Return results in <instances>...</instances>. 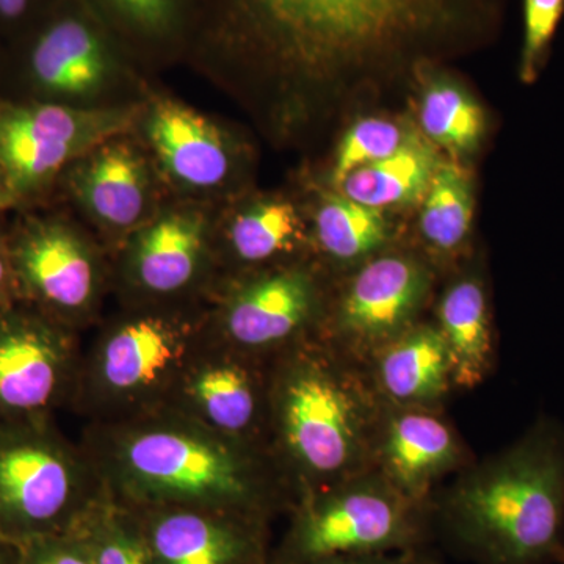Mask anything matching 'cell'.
<instances>
[{
  "instance_id": "obj_3",
  "label": "cell",
  "mask_w": 564,
  "mask_h": 564,
  "mask_svg": "<svg viewBox=\"0 0 564 564\" xmlns=\"http://www.w3.org/2000/svg\"><path fill=\"white\" fill-rule=\"evenodd\" d=\"M384 410L366 364L328 340L285 350L269 386V414L300 496L373 469Z\"/></svg>"
},
{
  "instance_id": "obj_35",
  "label": "cell",
  "mask_w": 564,
  "mask_h": 564,
  "mask_svg": "<svg viewBox=\"0 0 564 564\" xmlns=\"http://www.w3.org/2000/svg\"><path fill=\"white\" fill-rule=\"evenodd\" d=\"M22 544L0 534V564H21Z\"/></svg>"
},
{
  "instance_id": "obj_6",
  "label": "cell",
  "mask_w": 564,
  "mask_h": 564,
  "mask_svg": "<svg viewBox=\"0 0 564 564\" xmlns=\"http://www.w3.org/2000/svg\"><path fill=\"white\" fill-rule=\"evenodd\" d=\"M104 496L50 417L0 422V534L25 544L73 533Z\"/></svg>"
},
{
  "instance_id": "obj_15",
  "label": "cell",
  "mask_w": 564,
  "mask_h": 564,
  "mask_svg": "<svg viewBox=\"0 0 564 564\" xmlns=\"http://www.w3.org/2000/svg\"><path fill=\"white\" fill-rule=\"evenodd\" d=\"M185 351L184 337L172 323L135 318L104 339L96 355V381L111 399H137L173 378Z\"/></svg>"
},
{
  "instance_id": "obj_14",
  "label": "cell",
  "mask_w": 564,
  "mask_h": 564,
  "mask_svg": "<svg viewBox=\"0 0 564 564\" xmlns=\"http://www.w3.org/2000/svg\"><path fill=\"white\" fill-rule=\"evenodd\" d=\"M315 311L313 278L303 270H281L250 282L234 295L225 329L240 351H269L300 337Z\"/></svg>"
},
{
  "instance_id": "obj_23",
  "label": "cell",
  "mask_w": 564,
  "mask_h": 564,
  "mask_svg": "<svg viewBox=\"0 0 564 564\" xmlns=\"http://www.w3.org/2000/svg\"><path fill=\"white\" fill-rule=\"evenodd\" d=\"M315 236L333 261L362 263L388 243L389 226L381 210L344 195H326L315 217Z\"/></svg>"
},
{
  "instance_id": "obj_37",
  "label": "cell",
  "mask_w": 564,
  "mask_h": 564,
  "mask_svg": "<svg viewBox=\"0 0 564 564\" xmlns=\"http://www.w3.org/2000/svg\"><path fill=\"white\" fill-rule=\"evenodd\" d=\"M563 564H564V562H563Z\"/></svg>"
},
{
  "instance_id": "obj_5",
  "label": "cell",
  "mask_w": 564,
  "mask_h": 564,
  "mask_svg": "<svg viewBox=\"0 0 564 564\" xmlns=\"http://www.w3.org/2000/svg\"><path fill=\"white\" fill-rule=\"evenodd\" d=\"M434 538L433 505L414 502L370 469L300 496L270 564L411 551L426 547Z\"/></svg>"
},
{
  "instance_id": "obj_36",
  "label": "cell",
  "mask_w": 564,
  "mask_h": 564,
  "mask_svg": "<svg viewBox=\"0 0 564 564\" xmlns=\"http://www.w3.org/2000/svg\"><path fill=\"white\" fill-rule=\"evenodd\" d=\"M14 204H18L17 198H14L13 192H11L6 174L0 170V212L9 209Z\"/></svg>"
},
{
  "instance_id": "obj_29",
  "label": "cell",
  "mask_w": 564,
  "mask_h": 564,
  "mask_svg": "<svg viewBox=\"0 0 564 564\" xmlns=\"http://www.w3.org/2000/svg\"><path fill=\"white\" fill-rule=\"evenodd\" d=\"M410 131L386 118H364L348 129L334 159L333 181L339 185L348 174L383 161L411 139Z\"/></svg>"
},
{
  "instance_id": "obj_1",
  "label": "cell",
  "mask_w": 564,
  "mask_h": 564,
  "mask_svg": "<svg viewBox=\"0 0 564 564\" xmlns=\"http://www.w3.org/2000/svg\"><path fill=\"white\" fill-rule=\"evenodd\" d=\"M204 2L207 40L314 79L392 68L484 41L503 10V0Z\"/></svg>"
},
{
  "instance_id": "obj_20",
  "label": "cell",
  "mask_w": 564,
  "mask_h": 564,
  "mask_svg": "<svg viewBox=\"0 0 564 564\" xmlns=\"http://www.w3.org/2000/svg\"><path fill=\"white\" fill-rule=\"evenodd\" d=\"M204 250V220L195 212H174L140 232L132 272L154 293L181 291L195 278Z\"/></svg>"
},
{
  "instance_id": "obj_18",
  "label": "cell",
  "mask_w": 564,
  "mask_h": 564,
  "mask_svg": "<svg viewBox=\"0 0 564 564\" xmlns=\"http://www.w3.org/2000/svg\"><path fill=\"white\" fill-rule=\"evenodd\" d=\"M148 135L165 169L182 184L210 188L228 176V147L220 131L196 111L159 102L151 111Z\"/></svg>"
},
{
  "instance_id": "obj_2",
  "label": "cell",
  "mask_w": 564,
  "mask_h": 564,
  "mask_svg": "<svg viewBox=\"0 0 564 564\" xmlns=\"http://www.w3.org/2000/svg\"><path fill=\"white\" fill-rule=\"evenodd\" d=\"M432 505L434 534L475 564H563V423L540 415Z\"/></svg>"
},
{
  "instance_id": "obj_32",
  "label": "cell",
  "mask_w": 564,
  "mask_h": 564,
  "mask_svg": "<svg viewBox=\"0 0 564 564\" xmlns=\"http://www.w3.org/2000/svg\"><path fill=\"white\" fill-rule=\"evenodd\" d=\"M57 3L58 0H0V36L22 39Z\"/></svg>"
},
{
  "instance_id": "obj_25",
  "label": "cell",
  "mask_w": 564,
  "mask_h": 564,
  "mask_svg": "<svg viewBox=\"0 0 564 564\" xmlns=\"http://www.w3.org/2000/svg\"><path fill=\"white\" fill-rule=\"evenodd\" d=\"M419 117L429 140L451 151H474L485 137L484 110L451 80H434L426 88Z\"/></svg>"
},
{
  "instance_id": "obj_11",
  "label": "cell",
  "mask_w": 564,
  "mask_h": 564,
  "mask_svg": "<svg viewBox=\"0 0 564 564\" xmlns=\"http://www.w3.org/2000/svg\"><path fill=\"white\" fill-rule=\"evenodd\" d=\"M7 239L22 303L61 322L91 302L95 263L79 236L65 223L25 218Z\"/></svg>"
},
{
  "instance_id": "obj_19",
  "label": "cell",
  "mask_w": 564,
  "mask_h": 564,
  "mask_svg": "<svg viewBox=\"0 0 564 564\" xmlns=\"http://www.w3.org/2000/svg\"><path fill=\"white\" fill-rule=\"evenodd\" d=\"M437 328L443 334L455 389H475L494 366V333L484 281L463 276L452 282L437 306Z\"/></svg>"
},
{
  "instance_id": "obj_10",
  "label": "cell",
  "mask_w": 564,
  "mask_h": 564,
  "mask_svg": "<svg viewBox=\"0 0 564 564\" xmlns=\"http://www.w3.org/2000/svg\"><path fill=\"white\" fill-rule=\"evenodd\" d=\"M20 43L25 79L44 98L90 95L117 66V41L85 0H58Z\"/></svg>"
},
{
  "instance_id": "obj_7",
  "label": "cell",
  "mask_w": 564,
  "mask_h": 564,
  "mask_svg": "<svg viewBox=\"0 0 564 564\" xmlns=\"http://www.w3.org/2000/svg\"><path fill=\"white\" fill-rule=\"evenodd\" d=\"M131 122L129 110L0 99V170L18 204L50 187L69 162L126 131Z\"/></svg>"
},
{
  "instance_id": "obj_8",
  "label": "cell",
  "mask_w": 564,
  "mask_h": 564,
  "mask_svg": "<svg viewBox=\"0 0 564 564\" xmlns=\"http://www.w3.org/2000/svg\"><path fill=\"white\" fill-rule=\"evenodd\" d=\"M432 273L417 258L377 254L358 267L334 311L328 343L367 364L417 323Z\"/></svg>"
},
{
  "instance_id": "obj_4",
  "label": "cell",
  "mask_w": 564,
  "mask_h": 564,
  "mask_svg": "<svg viewBox=\"0 0 564 564\" xmlns=\"http://www.w3.org/2000/svg\"><path fill=\"white\" fill-rule=\"evenodd\" d=\"M110 467L124 507H185L269 522L288 503L251 443L198 421H151L118 436Z\"/></svg>"
},
{
  "instance_id": "obj_28",
  "label": "cell",
  "mask_w": 564,
  "mask_h": 564,
  "mask_svg": "<svg viewBox=\"0 0 564 564\" xmlns=\"http://www.w3.org/2000/svg\"><path fill=\"white\" fill-rule=\"evenodd\" d=\"M104 24L144 43L176 40L191 22L192 0H85Z\"/></svg>"
},
{
  "instance_id": "obj_17",
  "label": "cell",
  "mask_w": 564,
  "mask_h": 564,
  "mask_svg": "<svg viewBox=\"0 0 564 564\" xmlns=\"http://www.w3.org/2000/svg\"><path fill=\"white\" fill-rule=\"evenodd\" d=\"M184 393L195 421L214 432L250 443L262 414H269V389L237 356L193 364L184 375Z\"/></svg>"
},
{
  "instance_id": "obj_34",
  "label": "cell",
  "mask_w": 564,
  "mask_h": 564,
  "mask_svg": "<svg viewBox=\"0 0 564 564\" xmlns=\"http://www.w3.org/2000/svg\"><path fill=\"white\" fill-rule=\"evenodd\" d=\"M17 276L11 263L9 239L0 234V311L20 303Z\"/></svg>"
},
{
  "instance_id": "obj_33",
  "label": "cell",
  "mask_w": 564,
  "mask_h": 564,
  "mask_svg": "<svg viewBox=\"0 0 564 564\" xmlns=\"http://www.w3.org/2000/svg\"><path fill=\"white\" fill-rule=\"evenodd\" d=\"M313 564H443L432 545L411 551L386 552V554L347 555L322 560Z\"/></svg>"
},
{
  "instance_id": "obj_26",
  "label": "cell",
  "mask_w": 564,
  "mask_h": 564,
  "mask_svg": "<svg viewBox=\"0 0 564 564\" xmlns=\"http://www.w3.org/2000/svg\"><path fill=\"white\" fill-rule=\"evenodd\" d=\"M74 533L95 564H154L139 516L111 497H104Z\"/></svg>"
},
{
  "instance_id": "obj_22",
  "label": "cell",
  "mask_w": 564,
  "mask_h": 564,
  "mask_svg": "<svg viewBox=\"0 0 564 564\" xmlns=\"http://www.w3.org/2000/svg\"><path fill=\"white\" fill-rule=\"evenodd\" d=\"M440 165L432 144L411 135L389 158L348 174L339 187L348 199L373 209L404 206L425 196Z\"/></svg>"
},
{
  "instance_id": "obj_24",
  "label": "cell",
  "mask_w": 564,
  "mask_h": 564,
  "mask_svg": "<svg viewBox=\"0 0 564 564\" xmlns=\"http://www.w3.org/2000/svg\"><path fill=\"white\" fill-rule=\"evenodd\" d=\"M473 185L454 163H441L423 196L421 232L434 251L452 254L463 247L473 225Z\"/></svg>"
},
{
  "instance_id": "obj_27",
  "label": "cell",
  "mask_w": 564,
  "mask_h": 564,
  "mask_svg": "<svg viewBox=\"0 0 564 564\" xmlns=\"http://www.w3.org/2000/svg\"><path fill=\"white\" fill-rule=\"evenodd\" d=\"M299 215L291 203L256 204L234 220L229 240L240 261L261 263L291 251L300 239Z\"/></svg>"
},
{
  "instance_id": "obj_13",
  "label": "cell",
  "mask_w": 564,
  "mask_h": 564,
  "mask_svg": "<svg viewBox=\"0 0 564 564\" xmlns=\"http://www.w3.org/2000/svg\"><path fill=\"white\" fill-rule=\"evenodd\" d=\"M462 437L440 408L386 403L373 469L414 502L432 505L445 475L466 467Z\"/></svg>"
},
{
  "instance_id": "obj_16",
  "label": "cell",
  "mask_w": 564,
  "mask_h": 564,
  "mask_svg": "<svg viewBox=\"0 0 564 564\" xmlns=\"http://www.w3.org/2000/svg\"><path fill=\"white\" fill-rule=\"evenodd\" d=\"M366 366L391 406L440 408L455 389L451 352L436 323H415Z\"/></svg>"
},
{
  "instance_id": "obj_9",
  "label": "cell",
  "mask_w": 564,
  "mask_h": 564,
  "mask_svg": "<svg viewBox=\"0 0 564 564\" xmlns=\"http://www.w3.org/2000/svg\"><path fill=\"white\" fill-rule=\"evenodd\" d=\"M73 377V345L61 322L22 302L0 311V422L50 417Z\"/></svg>"
},
{
  "instance_id": "obj_12",
  "label": "cell",
  "mask_w": 564,
  "mask_h": 564,
  "mask_svg": "<svg viewBox=\"0 0 564 564\" xmlns=\"http://www.w3.org/2000/svg\"><path fill=\"white\" fill-rule=\"evenodd\" d=\"M132 510L154 564H270L269 522L198 508Z\"/></svg>"
},
{
  "instance_id": "obj_30",
  "label": "cell",
  "mask_w": 564,
  "mask_h": 564,
  "mask_svg": "<svg viewBox=\"0 0 564 564\" xmlns=\"http://www.w3.org/2000/svg\"><path fill=\"white\" fill-rule=\"evenodd\" d=\"M564 18V0H522V44L519 79L533 84L540 77Z\"/></svg>"
},
{
  "instance_id": "obj_31",
  "label": "cell",
  "mask_w": 564,
  "mask_h": 564,
  "mask_svg": "<svg viewBox=\"0 0 564 564\" xmlns=\"http://www.w3.org/2000/svg\"><path fill=\"white\" fill-rule=\"evenodd\" d=\"M21 564H95L79 534L39 538L22 544Z\"/></svg>"
},
{
  "instance_id": "obj_21",
  "label": "cell",
  "mask_w": 564,
  "mask_h": 564,
  "mask_svg": "<svg viewBox=\"0 0 564 564\" xmlns=\"http://www.w3.org/2000/svg\"><path fill=\"white\" fill-rule=\"evenodd\" d=\"M70 187L99 220L115 228H128L143 215L147 170L135 152L113 144L80 163L70 176Z\"/></svg>"
}]
</instances>
